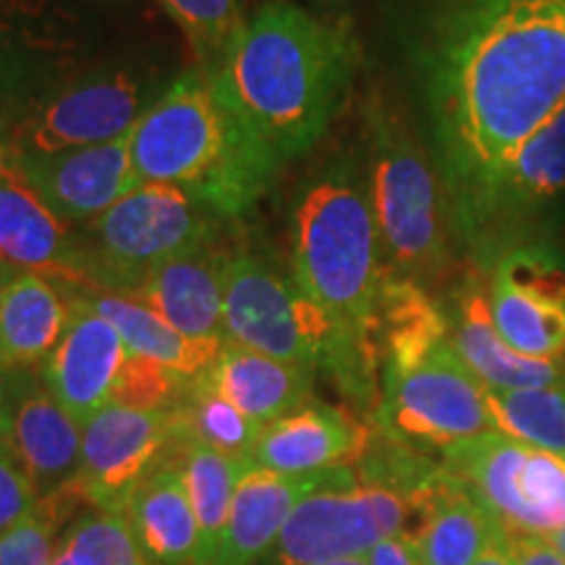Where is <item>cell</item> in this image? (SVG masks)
Segmentation results:
<instances>
[{
	"instance_id": "cell-6",
	"label": "cell",
	"mask_w": 565,
	"mask_h": 565,
	"mask_svg": "<svg viewBox=\"0 0 565 565\" xmlns=\"http://www.w3.org/2000/svg\"><path fill=\"white\" fill-rule=\"evenodd\" d=\"M370 194L385 270L424 288L448 270L443 189L427 152L404 118L383 100L366 105Z\"/></svg>"
},
{
	"instance_id": "cell-2",
	"label": "cell",
	"mask_w": 565,
	"mask_h": 565,
	"mask_svg": "<svg viewBox=\"0 0 565 565\" xmlns=\"http://www.w3.org/2000/svg\"><path fill=\"white\" fill-rule=\"evenodd\" d=\"M359 63L351 24L267 0L207 71L223 108L273 168L309 152L341 108Z\"/></svg>"
},
{
	"instance_id": "cell-38",
	"label": "cell",
	"mask_w": 565,
	"mask_h": 565,
	"mask_svg": "<svg viewBox=\"0 0 565 565\" xmlns=\"http://www.w3.org/2000/svg\"><path fill=\"white\" fill-rule=\"evenodd\" d=\"M19 179L17 173V147H13L11 129L0 126V181Z\"/></svg>"
},
{
	"instance_id": "cell-8",
	"label": "cell",
	"mask_w": 565,
	"mask_h": 565,
	"mask_svg": "<svg viewBox=\"0 0 565 565\" xmlns=\"http://www.w3.org/2000/svg\"><path fill=\"white\" fill-rule=\"evenodd\" d=\"M147 76L126 66L76 71L34 103L11 137L17 152H61L108 145L129 137L145 110L158 100Z\"/></svg>"
},
{
	"instance_id": "cell-36",
	"label": "cell",
	"mask_w": 565,
	"mask_h": 565,
	"mask_svg": "<svg viewBox=\"0 0 565 565\" xmlns=\"http://www.w3.org/2000/svg\"><path fill=\"white\" fill-rule=\"evenodd\" d=\"M366 563L370 565H416L412 542H408L406 532L387 536V540L380 542L377 547L366 555Z\"/></svg>"
},
{
	"instance_id": "cell-5",
	"label": "cell",
	"mask_w": 565,
	"mask_h": 565,
	"mask_svg": "<svg viewBox=\"0 0 565 565\" xmlns=\"http://www.w3.org/2000/svg\"><path fill=\"white\" fill-rule=\"evenodd\" d=\"M374 427L414 450L445 454L471 437L498 433L487 387L450 343L437 312L401 317L380 335V401Z\"/></svg>"
},
{
	"instance_id": "cell-34",
	"label": "cell",
	"mask_w": 565,
	"mask_h": 565,
	"mask_svg": "<svg viewBox=\"0 0 565 565\" xmlns=\"http://www.w3.org/2000/svg\"><path fill=\"white\" fill-rule=\"evenodd\" d=\"M34 505H38V494H34L30 479L21 475L11 458L0 456V534L26 519Z\"/></svg>"
},
{
	"instance_id": "cell-32",
	"label": "cell",
	"mask_w": 565,
	"mask_h": 565,
	"mask_svg": "<svg viewBox=\"0 0 565 565\" xmlns=\"http://www.w3.org/2000/svg\"><path fill=\"white\" fill-rule=\"evenodd\" d=\"M192 380L168 370L152 359L134 356L129 353L121 380H118L113 404L126 408H141V412H171L186 393Z\"/></svg>"
},
{
	"instance_id": "cell-20",
	"label": "cell",
	"mask_w": 565,
	"mask_h": 565,
	"mask_svg": "<svg viewBox=\"0 0 565 565\" xmlns=\"http://www.w3.org/2000/svg\"><path fill=\"white\" fill-rule=\"evenodd\" d=\"M565 194V100L515 152L471 246L498 242Z\"/></svg>"
},
{
	"instance_id": "cell-19",
	"label": "cell",
	"mask_w": 565,
	"mask_h": 565,
	"mask_svg": "<svg viewBox=\"0 0 565 565\" xmlns=\"http://www.w3.org/2000/svg\"><path fill=\"white\" fill-rule=\"evenodd\" d=\"M228 252L212 242L194 246L160 263L139 282L129 299L150 307L181 335L192 341H225L223 273Z\"/></svg>"
},
{
	"instance_id": "cell-33",
	"label": "cell",
	"mask_w": 565,
	"mask_h": 565,
	"mask_svg": "<svg viewBox=\"0 0 565 565\" xmlns=\"http://www.w3.org/2000/svg\"><path fill=\"white\" fill-rule=\"evenodd\" d=\"M66 519L38 500L34 511L17 526L0 534V565H51Z\"/></svg>"
},
{
	"instance_id": "cell-1",
	"label": "cell",
	"mask_w": 565,
	"mask_h": 565,
	"mask_svg": "<svg viewBox=\"0 0 565 565\" xmlns=\"http://www.w3.org/2000/svg\"><path fill=\"white\" fill-rule=\"evenodd\" d=\"M448 215L469 244L515 152L565 100V0H408Z\"/></svg>"
},
{
	"instance_id": "cell-28",
	"label": "cell",
	"mask_w": 565,
	"mask_h": 565,
	"mask_svg": "<svg viewBox=\"0 0 565 565\" xmlns=\"http://www.w3.org/2000/svg\"><path fill=\"white\" fill-rule=\"evenodd\" d=\"M494 328L515 353L529 359H565V307L513 291L505 282H487Z\"/></svg>"
},
{
	"instance_id": "cell-12",
	"label": "cell",
	"mask_w": 565,
	"mask_h": 565,
	"mask_svg": "<svg viewBox=\"0 0 565 565\" xmlns=\"http://www.w3.org/2000/svg\"><path fill=\"white\" fill-rule=\"evenodd\" d=\"M19 179L66 225H84L141 186L129 137L61 152H17Z\"/></svg>"
},
{
	"instance_id": "cell-40",
	"label": "cell",
	"mask_w": 565,
	"mask_h": 565,
	"mask_svg": "<svg viewBox=\"0 0 565 565\" xmlns=\"http://www.w3.org/2000/svg\"><path fill=\"white\" fill-rule=\"evenodd\" d=\"M19 273H21L19 267H13V265L3 263V259H0V301H3V296H6V288L11 286V280L17 278Z\"/></svg>"
},
{
	"instance_id": "cell-37",
	"label": "cell",
	"mask_w": 565,
	"mask_h": 565,
	"mask_svg": "<svg viewBox=\"0 0 565 565\" xmlns=\"http://www.w3.org/2000/svg\"><path fill=\"white\" fill-rule=\"evenodd\" d=\"M13 404V370L0 362V456L9 458V429Z\"/></svg>"
},
{
	"instance_id": "cell-17",
	"label": "cell",
	"mask_w": 565,
	"mask_h": 565,
	"mask_svg": "<svg viewBox=\"0 0 565 565\" xmlns=\"http://www.w3.org/2000/svg\"><path fill=\"white\" fill-rule=\"evenodd\" d=\"M450 343L461 362L490 391H524V387L565 385V359H529L515 353L494 328L487 282L469 275L443 307Z\"/></svg>"
},
{
	"instance_id": "cell-9",
	"label": "cell",
	"mask_w": 565,
	"mask_h": 565,
	"mask_svg": "<svg viewBox=\"0 0 565 565\" xmlns=\"http://www.w3.org/2000/svg\"><path fill=\"white\" fill-rule=\"evenodd\" d=\"M87 30L61 0H0V126L13 131L55 84L84 68Z\"/></svg>"
},
{
	"instance_id": "cell-24",
	"label": "cell",
	"mask_w": 565,
	"mask_h": 565,
	"mask_svg": "<svg viewBox=\"0 0 565 565\" xmlns=\"http://www.w3.org/2000/svg\"><path fill=\"white\" fill-rule=\"evenodd\" d=\"M71 322V294L40 273L21 270L0 301V362L42 370Z\"/></svg>"
},
{
	"instance_id": "cell-43",
	"label": "cell",
	"mask_w": 565,
	"mask_h": 565,
	"mask_svg": "<svg viewBox=\"0 0 565 565\" xmlns=\"http://www.w3.org/2000/svg\"><path fill=\"white\" fill-rule=\"evenodd\" d=\"M328 565H370V563H366V557H353V561H338Z\"/></svg>"
},
{
	"instance_id": "cell-25",
	"label": "cell",
	"mask_w": 565,
	"mask_h": 565,
	"mask_svg": "<svg viewBox=\"0 0 565 565\" xmlns=\"http://www.w3.org/2000/svg\"><path fill=\"white\" fill-rule=\"evenodd\" d=\"M82 294L92 303V309L100 312L118 330L129 353L152 359V362L168 366V370L189 380L202 377L215 364L217 353L223 349V341H192V338L181 335L166 320H160L150 307L129 299V296L103 291Z\"/></svg>"
},
{
	"instance_id": "cell-16",
	"label": "cell",
	"mask_w": 565,
	"mask_h": 565,
	"mask_svg": "<svg viewBox=\"0 0 565 565\" xmlns=\"http://www.w3.org/2000/svg\"><path fill=\"white\" fill-rule=\"evenodd\" d=\"M372 437V427L359 416L312 398L267 424L254 448V463L280 475H317L356 466L370 450Z\"/></svg>"
},
{
	"instance_id": "cell-13",
	"label": "cell",
	"mask_w": 565,
	"mask_h": 565,
	"mask_svg": "<svg viewBox=\"0 0 565 565\" xmlns=\"http://www.w3.org/2000/svg\"><path fill=\"white\" fill-rule=\"evenodd\" d=\"M68 294L71 322L40 374L53 398L76 422L87 424L113 404V393L129 362V349L118 330L92 309L79 288H68Z\"/></svg>"
},
{
	"instance_id": "cell-27",
	"label": "cell",
	"mask_w": 565,
	"mask_h": 565,
	"mask_svg": "<svg viewBox=\"0 0 565 565\" xmlns=\"http://www.w3.org/2000/svg\"><path fill=\"white\" fill-rule=\"evenodd\" d=\"M175 443L207 445L217 454L254 461L263 424L238 412L207 380L194 377L183 398L171 408Z\"/></svg>"
},
{
	"instance_id": "cell-35",
	"label": "cell",
	"mask_w": 565,
	"mask_h": 565,
	"mask_svg": "<svg viewBox=\"0 0 565 565\" xmlns=\"http://www.w3.org/2000/svg\"><path fill=\"white\" fill-rule=\"evenodd\" d=\"M500 545L508 553L511 565H565V557L550 545L545 536L503 534Z\"/></svg>"
},
{
	"instance_id": "cell-22",
	"label": "cell",
	"mask_w": 565,
	"mask_h": 565,
	"mask_svg": "<svg viewBox=\"0 0 565 565\" xmlns=\"http://www.w3.org/2000/svg\"><path fill=\"white\" fill-rule=\"evenodd\" d=\"M126 519L150 565H196L200 526L173 450L131 494Z\"/></svg>"
},
{
	"instance_id": "cell-15",
	"label": "cell",
	"mask_w": 565,
	"mask_h": 565,
	"mask_svg": "<svg viewBox=\"0 0 565 565\" xmlns=\"http://www.w3.org/2000/svg\"><path fill=\"white\" fill-rule=\"evenodd\" d=\"M9 458L38 498L74 482L82 469V424L63 408L34 370H13Z\"/></svg>"
},
{
	"instance_id": "cell-30",
	"label": "cell",
	"mask_w": 565,
	"mask_h": 565,
	"mask_svg": "<svg viewBox=\"0 0 565 565\" xmlns=\"http://www.w3.org/2000/svg\"><path fill=\"white\" fill-rule=\"evenodd\" d=\"M51 565H150L126 513L89 508L63 532Z\"/></svg>"
},
{
	"instance_id": "cell-21",
	"label": "cell",
	"mask_w": 565,
	"mask_h": 565,
	"mask_svg": "<svg viewBox=\"0 0 565 565\" xmlns=\"http://www.w3.org/2000/svg\"><path fill=\"white\" fill-rule=\"evenodd\" d=\"M408 505L406 536L416 565H475L503 534L448 477L443 463L433 482L408 498Z\"/></svg>"
},
{
	"instance_id": "cell-10",
	"label": "cell",
	"mask_w": 565,
	"mask_h": 565,
	"mask_svg": "<svg viewBox=\"0 0 565 565\" xmlns=\"http://www.w3.org/2000/svg\"><path fill=\"white\" fill-rule=\"evenodd\" d=\"M412 505L380 484L309 494L294 508L275 542L278 565H328L366 557L387 536L408 529Z\"/></svg>"
},
{
	"instance_id": "cell-31",
	"label": "cell",
	"mask_w": 565,
	"mask_h": 565,
	"mask_svg": "<svg viewBox=\"0 0 565 565\" xmlns=\"http://www.w3.org/2000/svg\"><path fill=\"white\" fill-rule=\"evenodd\" d=\"M179 26L202 71L215 68L244 30L242 0H152Z\"/></svg>"
},
{
	"instance_id": "cell-42",
	"label": "cell",
	"mask_w": 565,
	"mask_h": 565,
	"mask_svg": "<svg viewBox=\"0 0 565 565\" xmlns=\"http://www.w3.org/2000/svg\"><path fill=\"white\" fill-rule=\"evenodd\" d=\"M307 3L317 6V9H335V6H343L345 0H307Z\"/></svg>"
},
{
	"instance_id": "cell-26",
	"label": "cell",
	"mask_w": 565,
	"mask_h": 565,
	"mask_svg": "<svg viewBox=\"0 0 565 565\" xmlns=\"http://www.w3.org/2000/svg\"><path fill=\"white\" fill-rule=\"evenodd\" d=\"M173 454L179 458L196 526H200L196 565H215L225 526H228L233 494H236L238 482L252 469L254 461L217 454L207 445L196 443H175Z\"/></svg>"
},
{
	"instance_id": "cell-39",
	"label": "cell",
	"mask_w": 565,
	"mask_h": 565,
	"mask_svg": "<svg viewBox=\"0 0 565 565\" xmlns=\"http://www.w3.org/2000/svg\"><path fill=\"white\" fill-rule=\"evenodd\" d=\"M503 536V534H500ZM475 565H511V561H508V553L503 550V545H500V540L494 542V545H490L484 550L482 555L477 557Z\"/></svg>"
},
{
	"instance_id": "cell-3",
	"label": "cell",
	"mask_w": 565,
	"mask_h": 565,
	"mask_svg": "<svg viewBox=\"0 0 565 565\" xmlns=\"http://www.w3.org/2000/svg\"><path fill=\"white\" fill-rule=\"evenodd\" d=\"M129 154L139 183L179 186L217 215L244 212L278 171L236 129L202 68L162 89L131 129Z\"/></svg>"
},
{
	"instance_id": "cell-29",
	"label": "cell",
	"mask_w": 565,
	"mask_h": 565,
	"mask_svg": "<svg viewBox=\"0 0 565 565\" xmlns=\"http://www.w3.org/2000/svg\"><path fill=\"white\" fill-rule=\"evenodd\" d=\"M487 404L500 435L565 458V385L524 391L487 387Z\"/></svg>"
},
{
	"instance_id": "cell-11",
	"label": "cell",
	"mask_w": 565,
	"mask_h": 565,
	"mask_svg": "<svg viewBox=\"0 0 565 565\" xmlns=\"http://www.w3.org/2000/svg\"><path fill=\"white\" fill-rule=\"evenodd\" d=\"M171 412L105 406L82 424L79 482L89 508L126 513L145 477L173 450Z\"/></svg>"
},
{
	"instance_id": "cell-18",
	"label": "cell",
	"mask_w": 565,
	"mask_h": 565,
	"mask_svg": "<svg viewBox=\"0 0 565 565\" xmlns=\"http://www.w3.org/2000/svg\"><path fill=\"white\" fill-rule=\"evenodd\" d=\"M0 259L45 275L63 288L89 291L87 254L79 236L21 179L0 181Z\"/></svg>"
},
{
	"instance_id": "cell-7",
	"label": "cell",
	"mask_w": 565,
	"mask_h": 565,
	"mask_svg": "<svg viewBox=\"0 0 565 565\" xmlns=\"http://www.w3.org/2000/svg\"><path fill=\"white\" fill-rule=\"evenodd\" d=\"M212 215L215 210L179 186L141 183L79 225L89 291L131 296L160 263L212 242Z\"/></svg>"
},
{
	"instance_id": "cell-41",
	"label": "cell",
	"mask_w": 565,
	"mask_h": 565,
	"mask_svg": "<svg viewBox=\"0 0 565 565\" xmlns=\"http://www.w3.org/2000/svg\"><path fill=\"white\" fill-rule=\"evenodd\" d=\"M545 540L557 550V553H561V555L565 557V526H561V529H557V532L545 536Z\"/></svg>"
},
{
	"instance_id": "cell-23",
	"label": "cell",
	"mask_w": 565,
	"mask_h": 565,
	"mask_svg": "<svg viewBox=\"0 0 565 565\" xmlns=\"http://www.w3.org/2000/svg\"><path fill=\"white\" fill-rule=\"evenodd\" d=\"M204 380L225 395L238 412L263 427L315 398V372L278 362L231 341H223V349L215 364L204 372Z\"/></svg>"
},
{
	"instance_id": "cell-4",
	"label": "cell",
	"mask_w": 565,
	"mask_h": 565,
	"mask_svg": "<svg viewBox=\"0 0 565 565\" xmlns=\"http://www.w3.org/2000/svg\"><path fill=\"white\" fill-rule=\"evenodd\" d=\"M387 270L370 194L351 168L303 192L294 215V280L345 341L380 359L377 315Z\"/></svg>"
},
{
	"instance_id": "cell-14",
	"label": "cell",
	"mask_w": 565,
	"mask_h": 565,
	"mask_svg": "<svg viewBox=\"0 0 565 565\" xmlns=\"http://www.w3.org/2000/svg\"><path fill=\"white\" fill-rule=\"evenodd\" d=\"M362 484L356 466L317 471V475H280L254 463L233 494L215 565H254L275 547L294 508L309 494L322 490H345Z\"/></svg>"
}]
</instances>
